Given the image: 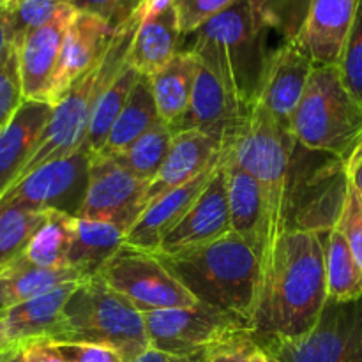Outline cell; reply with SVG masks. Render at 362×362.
<instances>
[{
	"label": "cell",
	"mask_w": 362,
	"mask_h": 362,
	"mask_svg": "<svg viewBox=\"0 0 362 362\" xmlns=\"http://www.w3.org/2000/svg\"><path fill=\"white\" fill-rule=\"evenodd\" d=\"M329 232L288 228L267 251L251 317L258 345L300 338L315 327L327 303Z\"/></svg>",
	"instance_id": "6da1fadb"
},
{
	"label": "cell",
	"mask_w": 362,
	"mask_h": 362,
	"mask_svg": "<svg viewBox=\"0 0 362 362\" xmlns=\"http://www.w3.org/2000/svg\"><path fill=\"white\" fill-rule=\"evenodd\" d=\"M154 255L198 303L232 311L251 322L262 264L239 233L228 232L202 246Z\"/></svg>",
	"instance_id": "7a4b0ae2"
},
{
	"label": "cell",
	"mask_w": 362,
	"mask_h": 362,
	"mask_svg": "<svg viewBox=\"0 0 362 362\" xmlns=\"http://www.w3.org/2000/svg\"><path fill=\"white\" fill-rule=\"evenodd\" d=\"M271 28L255 13L247 0H237L232 7L197 30L187 49L209 64L233 88L247 110L260 94Z\"/></svg>",
	"instance_id": "3957f363"
},
{
	"label": "cell",
	"mask_w": 362,
	"mask_h": 362,
	"mask_svg": "<svg viewBox=\"0 0 362 362\" xmlns=\"http://www.w3.org/2000/svg\"><path fill=\"white\" fill-rule=\"evenodd\" d=\"M297 145L345 161L362 136V101L343 80L338 64H315L292 117Z\"/></svg>",
	"instance_id": "277c9868"
},
{
	"label": "cell",
	"mask_w": 362,
	"mask_h": 362,
	"mask_svg": "<svg viewBox=\"0 0 362 362\" xmlns=\"http://www.w3.org/2000/svg\"><path fill=\"white\" fill-rule=\"evenodd\" d=\"M64 324L62 341L108 346L124 362L134 361L151 349L144 313L99 274L80 279L64 308Z\"/></svg>",
	"instance_id": "5b68a950"
},
{
	"label": "cell",
	"mask_w": 362,
	"mask_h": 362,
	"mask_svg": "<svg viewBox=\"0 0 362 362\" xmlns=\"http://www.w3.org/2000/svg\"><path fill=\"white\" fill-rule=\"evenodd\" d=\"M296 147L293 134L260 103H255L235 141L226 147V158L250 173L262 187L271 219V246L286 230V205Z\"/></svg>",
	"instance_id": "8992f818"
},
{
	"label": "cell",
	"mask_w": 362,
	"mask_h": 362,
	"mask_svg": "<svg viewBox=\"0 0 362 362\" xmlns=\"http://www.w3.org/2000/svg\"><path fill=\"white\" fill-rule=\"evenodd\" d=\"M151 346L204 362L225 346L255 339L250 320L207 304L144 313Z\"/></svg>",
	"instance_id": "52a82bcc"
},
{
	"label": "cell",
	"mask_w": 362,
	"mask_h": 362,
	"mask_svg": "<svg viewBox=\"0 0 362 362\" xmlns=\"http://www.w3.org/2000/svg\"><path fill=\"white\" fill-rule=\"evenodd\" d=\"M260 346L283 362H362V297L327 299L308 334Z\"/></svg>",
	"instance_id": "ba28073f"
},
{
	"label": "cell",
	"mask_w": 362,
	"mask_h": 362,
	"mask_svg": "<svg viewBox=\"0 0 362 362\" xmlns=\"http://www.w3.org/2000/svg\"><path fill=\"white\" fill-rule=\"evenodd\" d=\"M98 274L140 313L198 304L158 257L148 251L122 246Z\"/></svg>",
	"instance_id": "9c48e42d"
},
{
	"label": "cell",
	"mask_w": 362,
	"mask_h": 362,
	"mask_svg": "<svg viewBox=\"0 0 362 362\" xmlns=\"http://www.w3.org/2000/svg\"><path fill=\"white\" fill-rule=\"evenodd\" d=\"M148 182L127 172L115 158L90 154L87 189L76 218L101 219L131 228L147 209Z\"/></svg>",
	"instance_id": "30bf717a"
},
{
	"label": "cell",
	"mask_w": 362,
	"mask_h": 362,
	"mask_svg": "<svg viewBox=\"0 0 362 362\" xmlns=\"http://www.w3.org/2000/svg\"><path fill=\"white\" fill-rule=\"evenodd\" d=\"M88 161L90 152L81 148L69 158L48 163L13 184L0 197V205L20 204L78 216L87 189Z\"/></svg>",
	"instance_id": "8fae6325"
},
{
	"label": "cell",
	"mask_w": 362,
	"mask_h": 362,
	"mask_svg": "<svg viewBox=\"0 0 362 362\" xmlns=\"http://www.w3.org/2000/svg\"><path fill=\"white\" fill-rule=\"evenodd\" d=\"M115 34L117 30L99 16L76 11L64 37L46 103L55 106L73 85L90 73L106 55Z\"/></svg>",
	"instance_id": "7c38bea8"
},
{
	"label": "cell",
	"mask_w": 362,
	"mask_h": 362,
	"mask_svg": "<svg viewBox=\"0 0 362 362\" xmlns=\"http://www.w3.org/2000/svg\"><path fill=\"white\" fill-rule=\"evenodd\" d=\"M315 62L293 41L271 52L257 103L292 133V117L303 99Z\"/></svg>",
	"instance_id": "4fadbf2b"
},
{
	"label": "cell",
	"mask_w": 362,
	"mask_h": 362,
	"mask_svg": "<svg viewBox=\"0 0 362 362\" xmlns=\"http://www.w3.org/2000/svg\"><path fill=\"white\" fill-rule=\"evenodd\" d=\"M226 156V154H225ZM232 232L228 207V179H226L225 159L212 175L193 207L187 211L182 221L163 239L158 251L175 253L187 247L212 243Z\"/></svg>",
	"instance_id": "5bb4252c"
},
{
	"label": "cell",
	"mask_w": 362,
	"mask_h": 362,
	"mask_svg": "<svg viewBox=\"0 0 362 362\" xmlns=\"http://www.w3.org/2000/svg\"><path fill=\"white\" fill-rule=\"evenodd\" d=\"M226 145L221 138L198 129L173 133L172 147L158 175L148 182L147 207L163 194L197 179L200 173L225 158Z\"/></svg>",
	"instance_id": "9a60e30c"
},
{
	"label": "cell",
	"mask_w": 362,
	"mask_h": 362,
	"mask_svg": "<svg viewBox=\"0 0 362 362\" xmlns=\"http://www.w3.org/2000/svg\"><path fill=\"white\" fill-rule=\"evenodd\" d=\"M361 0H310L296 45L315 64L341 62Z\"/></svg>",
	"instance_id": "2e32d148"
},
{
	"label": "cell",
	"mask_w": 362,
	"mask_h": 362,
	"mask_svg": "<svg viewBox=\"0 0 362 362\" xmlns=\"http://www.w3.org/2000/svg\"><path fill=\"white\" fill-rule=\"evenodd\" d=\"M74 14L76 9L66 0L48 23L32 30L18 46L25 99L46 101V92L62 49L64 37Z\"/></svg>",
	"instance_id": "e0dca14e"
},
{
	"label": "cell",
	"mask_w": 362,
	"mask_h": 362,
	"mask_svg": "<svg viewBox=\"0 0 362 362\" xmlns=\"http://www.w3.org/2000/svg\"><path fill=\"white\" fill-rule=\"evenodd\" d=\"M223 159L218 165L211 166L204 173H200L191 182L184 184V186L177 187V189L170 191V193L163 194L161 198L152 202L141 212L136 223L127 230L124 246L134 247V250L140 251H148V253H156L159 250V246H161L163 239L182 221L187 211L193 207V204L198 200L202 191L211 182L212 175H214L218 166L223 163Z\"/></svg>",
	"instance_id": "ac0fdd59"
},
{
	"label": "cell",
	"mask_w": 362,
	"mask_h": 362,
	"mask_svg": "<svg viewBox=\"0 0 362 362\" xmlns=\"http://www.w3.org/2000/svg\"><path fill=\"white\" fill-rule=\"evenodd\" d=\"M78 281H67L41 296L4 310L7 336L13 345H27L32 341H62L66 324L64 308Z\"/></svg>",
	"instance_id": "d6986e66"
},
{
	"label": "cell",
	"mask_w": 362,
	"mask_h": 362,
	"mask_svg": "<svg viewBox=\"0 0 362 362\" xmlns=\"http://www.w3.org/2000/svg\"><path fill=\"white\" fill-rule=\"evenodd\" d=\"M52 112L49 103L25 99L9 124L0 129V197L20 179L41 141Z\"/></svg>",
	"instance_id": "ffe728a7"
},
{
	"label": "cell",
	"mask_w": 362,
	"mask_h": 362,
	"mask_svg": "<svg viewBox=\"0 0 362 362\" xmlns=\"http://www.w3.org/2000/svg\"><path fill=\"white\" fill-rule=\"evenodd\" d=\"M225 170L228 179V207L232 232L239 233L251 244L262 260L271 247V219L262 187L257 180L233 165L225 156Z\"/></svg>",
	"instance_id": "44dd1931"
},
{
	"label": "cell",
	"mask_w": 362,
	"mask_h": 362,
	"mask_svg": "<svg viewBox=\"0 0 362 362\" xmlns=\"http://www.w3.org/2000/svg\"><path fill=\"white\" fill-rule=\"evenodd\" d=\"M179 20L173 6L138 25L127 48L126 62L141 76H152L182 52Z\"/></svg>",
	"instance_id": "7402d4cb"
},
{
	"label": "cell",
	"mask_w": 362,
	"mask_h": 362,
	"mask_svg": "<svg viewBox=\"0 0 362 362\" xmlns=\"http://www.w3.org/2000/svg\"><path fill=\"white\" fill-rule=\"evenodd\" d=\"M198 74V59L189 49L177 53L175 59L148 78L159 117L170 127L177 126L193 98Z\"/></svg>",
	"instance_id": "603a6c76"
},
{
	"label": "cell",
	"mask_w": 362,
	"mask_h": 362,
	"mask_svg": "<svg viewBox=\"0 0 362 362\" xmlns=\"http://www.w3.org/2000/svg\"><path fill=\"white\" fill-rule=\"evenodd\" d=\"M126 230L112 221L74 218L73 243L69 250V267L81 278L94 276L103 265L124 246Z\"/></svg>",
	"instance_id": "cb8c5ba5"
},
{
	"label": "cell",
	"mask_w": 362,
	"mask_h": 362,
	"mask_svg": "<svg viewBox=\"0 0 362 362\" xmlns=\"http://www.w3.org/2000/svg\"><path fill=\"white\" fill-rule=\"evenodd\" d=\"M161 122L163 120L159 117L148 78L140 76L136 83H134L119 119L113 124L112 131H110L108 138H106L105 147L98 154H120L129 145H133L138 138L144 136L145 133H148L152 127L159 126Z\"/></svg>",
	"instance_id": "d4e9b609"
},
{
	"label": "cell",
	"mask_w": 362,
	"mask_h": 362,
	"mask_svg": "<svg viewBox=\"0 0 362 362\" xmlns=\"http://www.w3.org/2000/svg\"><path fill=\"white\" fill-rule=\"evenodd\" d=\"M78 279H81V274L74 269L35 267L21 255L0 271V310L16 306L62 283Z\"/></svg>",
	"instance_id": "484cf974"
},
{
	"label": "cell",
	"mask_w": 362,
	"mask_h": 362,
	"mask_svg": "<svg viewBox=\"0 0 362 362\" xmlns=\"http://www.w3.org/2000/svg\"><path fill=\"white\" fill-rule=\"evenodd\" d=\"M74 218L67 212L49 209L41 228L32 237L23 257L35 267L69 269V250L73 243Z\"/></svg>",
	"instance_id": "4316f807"
},
{
	"label": "cell",
	"mask_w": 362,
	"mask_h": 362,
	"mask_svg": "<svg viewBox=\"0 0 362 362\" xmlns=\"http://www.w3.org/2000/svg\"><path fill=\"white\" fill-rule=\"evenodd\" d=\"M140 76L141 74H138L126 62L122 69L115 74V78L103 88L98 101H95L90 124H88L87 141H85V148L90 154H98L105 147L106 138H108L115 120L119 119L122 108L126 106L127 98H129L134 83H136Z\"/></svg>",
	"instance_id": "83f0119b"
},
{
	"label": "cell",
	"mask_w": 362,
	"mask_h": 362,
	"mask_svg": "<svg viewBox=\"0 0 362 362\" xmlns=\"http://www.w3.org/2000/svg\"><path fill=\"white\" fill-rule=\"evenodd\" d=\"M327 299L354 300L362 297V267L341 232L332 228L325 250Z\"/></svg>",
	"instance_id": "f1b7e54d"
},
{
	"label": "cell",
	"mask_w": 362,
	"mask_h": 362,
	"mask_svg": "<svg viewBox=\"0 0 362 362\" xmlns=\"http://www.w3.org/2000/svg\"><path fill=\"white\" fill-rule=\"evenodd\" d=\"M48 211L20 204L0 205V271L25 253Z\"/></svg>",
	"instance_id": "f546056e"
},
{
	"label": "cell",
	"mask_w": 362,
	"mask_h": 362,
	"mask_svg": "<svg viewBox=\"0 0 362 362\" xmlns=\"http://www.w3.org/2000/svg\"><path fill=\"white\" fill-rule=\"evenodd\" d=\"M172 141L173 131L170 129L168 124L161 122L159 126L152 127L144 136L138 138L126 151L112 156V158H115L134 177L145 180V182H151L165 163Z\"/></svg>",
	"instance_id": "4dcf8cb0"
},
{
	"label": "cell",
	"mask_w": 362,
	"mask_h": 362,
	"mask_svg": "<svg viewBox=\"0 0 362 362\" xmlns=\"http://www.w3.org/2000/svg\"><path fill=\"white\" fill-rule=\"evenodd\" d=\"M66 0H16L6 13L7 42L20 46L23 39L35 28L48 23Z\"/></svg>",
	"instance_id": "1f68e13d"
},
{
	"label": "cell",
	"mask_w": 362,
	"mask_h": 362,
	"mask_svg": "<svg viewBox=\"0 0 362 362\" xmlns=\"http://www.w3.org/2000/svg\"><path fill=\"white\" fill-rule=\"evenodd\" d=\"M247 2L271 30L283 34L285 41H296L310 7V0H247Z\"/></svg>",
	"instance_id": "d6a6232c"
},
{
	"label": "cell",
	"mask_w": 362,
	"mask_h": 362,
	"mask_svg": "<svg viewBox=\"0 0 362 362\" xmlns=\"http://www.w3.org/2000/svg\"><path fill=\"white\" fill-rule=\"evenodd\" d=\"M23 101L18 46L7 42L0 53V129L9 124Z\"/></svg>",
	"instance_id": "836d02e7"
},
{
	"label": "cell",
	"mask_w": 362,
	"mask_h": 362,
	"mask_svg": "<svg viewBox=\"0 0 362 362\" xmlns=\"http://www.w3.org/2000/svg\"><path fill=\"white\" fill-rule=\"evenodd\" d=\"M67 2L80 13L99 16L113 30H120L140 16V9L145 0H67Z\"/></svg>",
	"instance_id": "e575fe53"
},
{
	"label": "cell",
	"mask_w": 362,
	"mask_h": 362,
	"mask_svg": "<svg viewBox=\"0 0 362 362\" xmlns=\"http://www.w3.org/2000/svg\"><path fill=\"white\" fill-rule=\"evenodd\" d=\"M235 2L237 0H173L172 6L177 13L180 32L187 37Z\"/></svg>",
	"instance_id": "d590c367"
},
{
	"label": "cell",
	"mask_w": 362,
	"mask_h": 362,
	"mask_svg": "<svg viewBox=\"0 0 362 362\" xmlns=\"http://www.w3.org/2000/svg\"><path fill=\"white\" fill-rule=\"evenodd\" d=\"M339 69H341L346 87L362 101V0L359 2L345 52H343V59L339 62Z\"/></svg>",
	"instance_id": "8d00e7d4"
},
{
	"label": "cell",
	"mask_w": 362,
	"mask_h": 362,
	"mask_svg": "<svg viewBox=\"0 0 362 362\" xmlns=\"http://www.w3.org/2000/svg\"><path fill=\"white\" fill-rule=\"evenodd\" d=\"M334 228L345 237L354 257L362 267V197L356 187L350 186V182Z\"/></svg>",
	"instance_id": "74e56055"
},
{
	"label": "cell",
	"mask_w": 362,
	"mask_h": 362,
	"mask_svg": "<svg viewBox=\"0 0 362 362\" xmlns=\"http://www.w3.org/2000/svg\"><path fill=\"white\" fill-rule=\"evenodd\" d=\"M66 362H124L122 357L108 346L80 341H53Z\"/></svg>",
	"instance_id": "f35d334b"
},
{
	"label": "cell",
	"mask_w": 362,
	"mask_h": 362,
	"mask_svg": "<svg viewBox=\"0 0 362 362\" xmlns=\"http://www.w3.org/2000/svg\"><path fill=\"white\" fill-rule=\"evenodd\" d=\"M18 362H66L53 341H32L21 346Z\"/></svg>",
	"instance_id": "ab89813d"
},
{
	"label": "cell",
	"mask_w": 362,
	"mask_h": 362,
	"mask_svg": "<svg viewBox=\"0 0 362 362\" xmlns=\"http://www.w3.org/2000/svg\"><path fill=\"white\" fill-rule=\"evenodd\" d=\"M345 172L350 186L356 187L362 197V136L357 141L356 148L350 152L349 158L345 159Z\"/></svg>",
	"instance_id": "60d3db41"
},
{
	"label": "cell",
	"mask_w": 362,
	"mask_h": 362,
	"mask_svg": "<svg viewBox=\"0 0 362 362\" xmlns=\"http://www.w3.org/2000/svg\"><path fill=\"white\" fill-rule=\"evenodd\" d=\"M131 362H202L200 359H191V357H180V356H173V354H166L161 352V350L156 349H148L147 352L141 354L140 357H136L134 361Z\"/></svg>",
	"instance_id": "b9f144b4"
},
{
	"label": "cell",
	"mask_w": 362,
	"mask_h": 362,
	"mask_svg": "<svg viewBox=\"0 0 362 362\" xmlns=\"http://www.w3.org/2000/svg\"><path fill=\"white\" fill-rule=\"evenodd\" d=\"M247 362H283V361L278 359V357H276L272 352L265 350L264 346L258 345L257 349L251 352V356H250V359H247Z\"/></svg>",
	"instance_id": "7bdbcfd3"
},
{
	"label": "cell",
	"mask_w": 362,
	"mask_h": 362,
	"mask_svg": "<svg viewBox=\"0 0 362 362\" xmlns=\"http://www.w3.org/2000/svg\"><path fill=\"white\" fill-rule=\"evenodd\" d=\"M13 346H20V345H13V343L9 341V336H7V329H6V320H4V310H0V354L13 349Z\"/></svg>",
	"instance_id": "ee69618b"
},
{
	"label": "cell",
	"mask_w": 362,
	"mask_h": 362,
	"mask_svg": "<svg viewBox=\"0 0 362 362\" xmlns=\"http://www.w3.org/2000/svg\"><path fill=\"white\" fill-rule=\"evenodd\" d=\"M7 45V23H6V13L0 9V53H2L4 46Z\"/></svg>",
	"instance_id": "f6af8a7d"
},
{
	"label": "cell",
	"mask_w": 362,
	"mask_h": 362,
	"mask_svg": "<svg viewBox=\"0 0 362 362\" xmlns=\"http://www.w3.org/2000/svg\"><path fill=\"white\" fill-rule=\"evenodd\" d=\"M20 350H21V346H13V349H9V350H6V352H2V354H0V362L11 361V359H13V357H16L18 354H20Z\"/></svg>",
	"instance_id": "bcb514c9"
},
{
	"label": "cell",
	"mask_w": 362,
	"mask_h": 362,
	"mask_svg": "<svg viewBox=\"0 0 362 362\" xmlns=\"http://www.w3.org/2000/svg\"><path fill=\"white\" fill-rule=\"evenodd\" d=\"M14 2H16V0H0V9H7V7Z\"/></svg>",
	"instance_id": "7dc6e473"
},
{
	"label": "cell",
	"mask_w": 362,
	"mask_h": 362,
	"mask_svg": "<svg viewBox=\"0 0 362 362\" xmlns=\"http://www.w3.org/2000/svg\"><path fill=\"white\" fill-rule=\"evenodd\" d=\"M18 356H20V354H18ZM18 356H16V357H13V359L7 361V362H18Z\"/></svg>",
	"instance_id": "c3c4849f"
}]
</instances>
